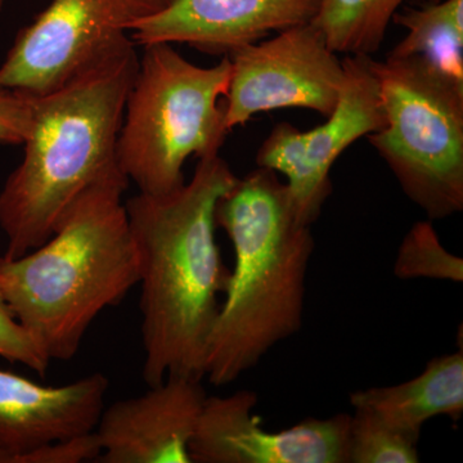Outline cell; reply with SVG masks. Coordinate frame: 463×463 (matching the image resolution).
<instances>
[{"mask_svg": "<svg viewBox=\"0 0 463 463\" xmlns=\"http://www.w3.org/2000/svg\"><path fill=\"white\" fill-rule=\"evenodd\" d=\"M219 156L200 158L190 182L165 194L125 201L139 259L143 380L205 377L210 334L231 272L215 239L219 200L236 184Z\"/></svg>", "mask_w": 463, "mask_h": 463, "instance_id": "1", "label": "cell"}, {"mask_svg": "<svg viewBox=\"0 0 463 463\" xmlns=\"http://www.w3.org/2000/svg\"><path fill=\"white\" fill-rule=\"evenodd\" d=\"M215 222L236 258L206 349L205 376L219 388L300 330L316 242L312 225L295 213L288 185L267 167L237 179L219 200Z\"/></svg>", "mask_w": 463, "mask_h": 463, "instance_id": "2", "label": "cell"}, {"mask_svg": "<svg viewBox=\"0 0 463 463\" xmlns=\"http://www.w3.org/2000/svg\"><path fill=\"white\" fill-rule=\"evenodd\" d=\"M136 45L41 97H33L24 158L0 191L3 257L16 259L51 239L93 185L125 175L118 163L125 103L138 71Z\"/></svg>", "mask_w": 463, "mask_h": 463, "instance_id": "3", "label": "cell"}, {"mask_svg": "<svg viewBox=\"0 0 463 463\" xmlns=\"http://www.w3.org/2000/svg\"><path fill=\"white\" fill-rule=\"evenodd\" d=\"M125 175L93 185L47 242L0 258V289L50 361L78 354L91 323L139 282V259L123 194Z\"/></svg>", "mask_w": 463, "mask_h": 463, "instance_id": "4", "label": "cell"}, {"mask_svg": "<svg viewBox=\"0 0 463 463\" xmlns=\"http://www.w3.org/2000/svg\"><path fill=\"white\" fill-rule=\"evenodd\" d=\"M230 76L227 56L216 66L201 67L167 43L145 45L116 148L118 166L139 192L178 190L188 157L219 155L231 133L219 105Z\"/></svg>", "mask_w": 463, "mask_h": 463, "instance_id": "5", "label": "cell"}, {"mask_svg": "<svg viewBox=\"0 0 463 463\" xmlns=\"http://www.w3.org/2000/svg\"><path fill=\"white\" fill-rule=\"evenodd\" d=\"M385 127L367 137L430 221L463 210V88L417 57L374 61Z\"/></svg>", "mask_w": 463, "mask_h": 463, "instance_id": "6", "label": "cell"}, {"mask_svg": "<svg viewBox=\"0 0 463 463\" xmlns=\"http://www.w3.org/2000/svg\"><path fill=\"white\" fill-rule=\"evenodd\" d=\"M172 0H52L0 65V84L41 97L134 47L133 27Z\"/></svg>", "mask_w": 463, "mask_h": 463, "instance_id": "7", "label": "cell"}, {"mask_svg": "<svg viewBox=\"0 0 463 463\" xmlns=\"http://www.w3.org/2000/svg\"><path fill=\"white\" fill-rule=\"evenodd\" d=\"M227 57L231 76L223 109L230 132L259 112L307 109L327 118L336 109L345 79L343 61L313 23L242 45Z\"/></svg>", "mask_w": 463, "mask_h": 463, "instance_id": "8", "label": "cell"}, {"mask_svg": "<svg viewBox=\"0 0 463 463\" xmlns=\"http://www.w3.org/2000/svg\"><path fill=\"white\" fill-rule=\"evenodd\" d=\"M339 102L326 123L300 132L289 123L273 128L259 148L257 164L288 178L286 185L298 218L313 225L332 192L331 167L358 139L385 127V112L373 57L346 56Z\"/></svg>", "mask_w": 463, "mask_h": 463, "instance_id": "9", "label": "cell"}, {"mask_svg": "<svg viewBox=\"0 0 463 463\" xmlns=\"http://www.w3.org/2000/svg\"><path fill=\"white\" fill-rule=\"evenodd\" d=\"M257 403L250 390L207 397L191 439L192 463H347L350 414L269 432L254 413Z\"/></svg>", "mask_w": 463, "mask_h": 463, "instance_id": "10", "label": "cell"}, {"mask_svg": "<svg viewBox=\"0 0 463 463\" xmlns=\"http://www.w3.org/2000/svg\"><path fill=\"white\" fill-rule=\"evenodd\" d=\"M207 395L201 379L167 377L103 408L94 432L102 463H192L190 443Z\"/></svg>", "mask_w": 463, "mask_h": 463, "instance_id": "11", "label": "cell"}, {"mask_svg": "<svg viewBox=\"0 0 463 463\" xmlns=\"http://www.w3.org/2000/svg\"><path fill=\"white\" fill-rule=\"evenodd\" d=\"M321 0H172L130 32L136 45L183 43L227 56L270 33L312 23Z\"/></svg>", "mask_w": 463, "mask_h": 463, "instance_id": "12", "label": "cell"}, {"mask_svg": "<svg viewBox=\"0 0 463 463\" xmlns=\"http://www.w3.org/2000/svg\"><path fill=\"white\" fill-rule=\"evenodd\" d=\"M109 388L99 373L45 386L0 370V463H17L52 441L94 431Z\"/></svg>", "mask_w": 463, "mask_h": 463, "instance_id": "13", "label": "cell"}, {"mask_svg": "<svg viewBox=\"0 0 463 463\" xmlns=\"http://www.w3.org/2000/svg\"><path fill=\"white\" fill-rule=\"evenodd\" d=\"M353 408H365L413 434H421L432 417L458 421L463 413V350L437 356L416 379L383 388H370L350 395Z\"/></svg>", "mask_w": 463, "mask_h": 463, "instance_id": "14", "label": "cell"}, {"mask_svg": "<svg viewBox=\"0 0 463 463\" xmlns=\"http://www.w3.org/2000/svg\"><path fill=\"white\" fill-rule=\"evenodd\" d=\"M407 35L389 56L417 57L463 88V0H435L404 7L392 17Z\"/></svg>", "mask_w": 463, "mask_h": 463, "instance_id": "15", "label": "cell"}, {"mask_svg": "<svg viewBox=\"0 0 463 463\" xmlns=\"http://www.w3.org/2000/svg\"><path fill=\"white\" fill-rule=\"evenodd\" d=\"M408 0H321L313 24L332 51L371 56L380 50L392 17Z\"/></svg>", "mask_w": 463, "mask_h": 463, "instance_id": "16", "label": "cell"}, {"mask_svg": "<svg viewBox=\"0 0 463 463\" xmlns=\"http://www.w3.org/2000/svg\"><path fill=\"white\" fill-rule=\"evenodd\" d=\"M420 435L405 431L365 408L350 414L347 463H417Z\"/></svg>", "mask_w": 463, "mask_h": 463, "instance_id": "17", "label": "cell"}, {"mask_svg": "<svg viewBox=\"0 0 463 463\" xmlns=\"http://www.w3.org/2000/svg\"><path fill=\"white\" fill-rule=\"evenodd\" d=\"M394 273L402 279H432L461 283L463 260L444 249L431 221H423L405 234L398 250Z\"/></svg>", "mask_w": 463, "mask_h": 463, "instance_id": "18", "label": "cell"}, {"mask_svg": "<svg viewBox=\"0 0 463 463\" xmlns=\"http://www.w3.org/2000/svg\"><path fill=\"white\" fill-rule=\"evenodd\" d=\"M0 356L11 364H21L39 376L47 374L51 361L29 332L17 321L0 289Z\"/></svg>", "mask_w": 463, "mask_h": 463, "instance_id": "19", "label": "cell"}, {"mask_svg": "<svg viewBox=\"0 0 463 463\" xmlns=\"http://www.w3.org/2000/svg\"><path fill=\"white\" fill-rule=\"evenodd\" d=\"M33 97L0 84V143L24 145L32 129Z\"/></svg>", "mask_w": 463, "mask_h": 463, "instance_id": "20", "label": "cell"}, {"mask_svg": "<svg viewBox=\"0 0 463 463\" xmlns=\"http://www.w3.org/2000/svg\"><path fill=\"white\" fill-rule=\"evenodd\" d=\"M96 432L79 435L65 440L52 441L21 457L17 463H80L97 461L100 456Z\"/></svg>", "mask_w": 463, "mask_h": 463, "instance_id": "21", "label": "cell"}, {"mask_svg": "<svg viewBox=\"0 0 463 463\" xmlns=\"http://www.w3.org/2000/svg\"><path fill=\"white\" fill-rule=\"evenodd\" d=\"M3 5H5V0H0V11H2Z\"/></svg>", "mask_w": 463, "mask_h": 463, "instance_id": "22", "label": "cell"}]
</instances>
